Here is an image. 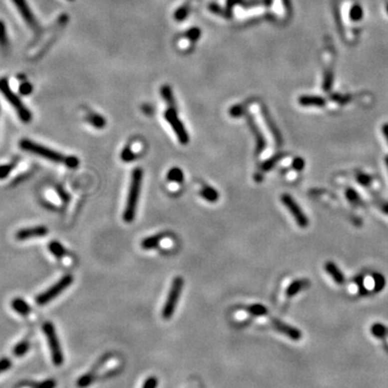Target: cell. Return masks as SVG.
Wrapping results in <instances>:
<instances>
[{"label":"cell","instance_id":"1","mask_svg":"<svg viewBox=\"0 0 388 388\" xmlns=\"http://www.w3.org/2000/svg\"><path fill=\"white\" fill-rule=\"evenodd\" d=\"M19 147H21L22 150L36 154L40 156V158H43L54 163H62V164H64L68 168H76L79 165V159L76 158V156H66L63 153L54 151L50 148L39 145L37 142H33L29 139H22L19 141Z\"/></svg>","mask_w":388,"mask_h":388},{"label":"cell","instance_id":"2","mask_svg":"<svg viewBox=\"0 0 388 388\" xmlns=\"http://www.w3.org/2000/svg\"><path fill=\"white\" fill-rule=\"evenodd\" d=\"M142 176H144V173H142V169L139 167L135 168L132 173L125 209L123 213V219L125 222H132L136 216V209H137V204L139 201L141 190Z\"/></svg>","mask_w":388,"mask_h":388},{"label":"cell","instance_id":"3","mask_svg":"<svg viewBox=\"0 0 388 388\" xmlns=\"http://www.w3.org/2000/svg\"><path fill=\"white\" fill-rule=\"evenodd\" d=\"M0 93L8 100V103L14 108L19 120H21L23 123H29L32 119L30 110L24 105L22 99L17 96V94L12 91L9 81L5 77L0 78Z\"/></svg>","mask_w":388,"mask_h":388},{"label":"cell","instance_id":"4","mask_svg":"<svg viewBox=\"0 0 388 388\" xmlns=\"http://www.w3.org/2000/svg\"><path fill=\"white\" fill-rule=\"evenodd\" d=\"M42 330L46 337V341L51 352V358L53 364L56 367L63 366L64 354H63L62 346H60V343H59L55 327H54L52 323H45L42 326Z\"/></svg>","mask_w":388,"mask_h":388},{"label":"cell","instance_id":"5","mask_svg":"<svg viewBox=\"0 0 388 388\" xmlns=\"http://www.w3.org/2000/svg\"><path fill=\"white\" fill-rule=\"evenodd\" d=\"M182 288H183V280L181 277H176L172 283L165 304L163 306V310H162V317L164 319H169L174 315L177 304H178V301H179Z\"/></svg>","mask_w":388,"mask_h":388},{"label":"cell","instance_id":"6","mask_svg":"<svg viewBox=\"0 0 388 388\" xmlns=\"http://www.w3.org/2000/svg\"><path fill=\"white\" fill-rule=\"evenodd\" d=\"M73 282L72 275H65L55 284L52 285L50 288H47L42 294H40L36 298V302L38 305L42 306L47 303H50L54 299L57 298L64 290H66Z\"/></svg>","mask_w":388,"mask_h":388},{"label":"cell","instance_id":"7","mask_svg":"<svg viewBox=\"0 0 388 388\" xmlns=\"http://www.w3.org/2000/svg\"><path fill=\"white\" fill-rule=\"evenodd\" d=\"M164 117L169 123V125L172 126L173 131L175 132L177 138H178L180 144L187 145L190 140V137H189L188 132L186 131L185 125H183V123L178 118V114H177V108L168 106L167 110L164 113Z\"/></svg>","mask_w":388,"mask_h":388},{"label":"cell","instance_id":"8","mask_svg":"<svg viewBox=\"0 0 388 388\" xmlns=\"http://www.w3.org/2000/svg\"><path fill=\"white\" fill-rule=\"evenodd\" d=\"M12 2L14 3L16 10L18 11L19 14H21L22 18L24 19V22L27 24V26H28L33 32H36L39 36L40 33L42 32V28L41 26H40L39 22L37 21L35 14L32 13L30 6L28 5V3H27L26 0H12Z\"/></svg>","mask_w":388,"mask_h":388},{"label":"cell","instance_id":"9","mask_svg":"<svg viewBox=\"0 0 388 388\" xmlns=\"http://www.w3.org/2000/svg\"><path fill=\"white\" fill-rule=\"evenodd\" d=\"M281 201L284 204V206L289 210V213L294 217V219L296 220L299 227L304 229L309 226L308 217L304 214L300 205L295 201L294 197L289 194H283L281 196Z\"/></svg>","mask_w":388,"mask_h":388},{"label":"cell","instance_id":"10","mask_svg":"<svg viewBox=\"0 0 388 388\" xmlns=\"http://www.w3.org/2000/svg\"><path fill=\"white\" fill-rule=\"evenodd\" d=\"M272 325H273V328L276 331L282 333V335H285L291 340H294V341H299V340L302 338V333L300 330H298L296 327L283 323L280 319H272Z\"/></svg>","mask_w":388,"mask_h":388},{"label":"cell","instance_id":"11","mask_svg":"<svg viewBox=\"0 0 388 388\" xmlns=\"http://www.w3.org/2000/svg\"><path fill=\"white\" fill-rule=\"evenodd\" d=\"M247 123H248L251 132H253V134L255 136V139H256V154H260L264 151V149L267 148V140H265L262 132L260 131V128H259V126L256 123V121L254 120V118L249 114L247 115Z\"/></svg>","mask_w":388,"mask_h":388},{"label":"cell","instance_id":"12","mask_svg":"<svg viewBox=\"0 0 388 388\" xmlns=\"http://www.w3.org/2000/svg\"><path fill=\"white\" fill-rule=\"evenodd\" d=\"M47 233H49V230H47V228L44 226L25 228L17 231L15 234V238L18 241H25L33 237H43L47 235Z\"/></svg>","mask_w":388,"mask_h":388},{"label":"cell","instance_id":"13","mask_svg":"<svg viewBox=\"0 0 388 388\" xmlns=\"http://www.w3.org/2000/svg\"><path fill=\"white\" fill-rule=\"evenodd\" d=\"M262 115H263V119H264L265 124H267L268 128L270 129L271 134L273 135V137H274V139H275V142H276V144H277L278 146H281V145H282V142H283V139H282V135H281L280 131H278L277 126L274 124L273 120L271 119L270 114L268 113V111H267V110H265V109H262Z\"/></svg>","mask_w":388,"mask_h":388},{"label":"cell","instance_id":"14","mask_svg":"<svg viewBox=\"0 0 388 388\" xmlns=\"http://www.w3.org/2000/svg\"><path fill=\"white\" fill-rule=\"evenodd\" d=\"M325 270L327 273H328L331 277L332 280L335 281L337 284L339 285H343L344 282H345V277L342 273V271L340 270L337 265L333 263V262H327L325 264Z\"/></svg>","mask_w":388,"mask_h":388},{"label":"cell","instance_id":"15","mask_svg":"<svg viewBox=\"0 0 388 388\" xmlns=\"http://www.w3.org/2000/svg\"><path fill=\"white\" fill-rule=\"evenodd\" d=\"M309 286H310V282L308 280H298V281L292 282L288 286L287 290H286V296H287L288 298L295 297L301 290L305 289L306 287H309Z\"/></svg>","mask_w":388,"mask_h":388},{"label":"cell","instance_id":"16","mask_svg":"<svg viewBox=\"0 0 388 388\" xmlns=\"http://www.w3.org/2000/svg\"><path fill=\"white\" fill-rule=\"evenodd\" d=\"M165 237H166L165 233H159V234H154L152 236H149V237L145 238V240H142L141 247L146 250L153 249L155 247H158L163 238H165Z\"/></svg>","mask_w":388,"mask_h":388},{"label":"cell","instance_id":"17","mask_svg":"<svg viewBox=\"0 0 388 388\" xmlns=\"http://www.w3.org/2000/svg\"><path fill=\"white\" fill-rule=\"evenodd\" d=\"M85 120L88 124H91L95 128H104L106 126V119L101 117L100 114L95 112H88L85 117Z\"/></svg>","mask_w":388,"mask_h":388},{"label":"cell","instance_id":"18","mask_svg":"<svg viewBox=\"0 0 388 388\" xmlns=\"http://www.w3.org/2000/svg\"><path fill=\"white\" fill-rule=\"evenodd\" d=\"M12 308L16 313H18V314H21L23 316L28 315L31 311L28 303L25 302V300H23V299H21V298H16L12 301Z\"/></svg>","mask_w":388,"mask_h":388},{"label":"cell","instance_id":"19","mask_svg":"<svg viewBox=\"0 0 388 388\" xmlns=\"http://www.w3.org/2000/svg\"><path fill=\"white\" fill-rule=\"evenodd\" d=\"M0 49L3 53H6L10 49V39L6 32V27L3 21L0 19Z\"/></svg>","mask_w":388,"mask_h":388},{"label":"cell","instance_id":"20","mask_svg":"<svg viewBox=\"0 0 388 388\" xmlns=\"http://www.w3.org/2000/svg\"><path fill=\"white\" fill-rule=\"evenodd\" d=\"M200 195L203 197L204 200L209 202V203H216L218 201V199H219V193H218L217 190H215L214 188L209 187V186H204L201 189Z\"/></svg>","mask_w":388,"mask_h":388},{"label":"cell","instance_id":"21","mask_svg":"<svg viewBox=\"0 0 388 388\" xmlns=\"http://www.w3.org/2000/svg\"><path fill=\"white\" fill-rule=\"evenodd\" d=\"M299 103L302 106H315V107H323L325 106L326 101L324 98L318 96H302L299 98Z\"/></svg>","mask_w":388,"mask_h":388},{"label":"cell","instance_id":"22","mask_svg":"<svg viewBox=\"0 0 388 388\" xmlns=\"http://www.w3.org/2000/svg\"><path fill=\"white\" fill-rule=\"evenodd\" d=\"M95 377H96V372H95L93 369H91L90 372L83 374L82 377H80L78 379L77 387H79V388L88 387L95 381Z\"/></svg>","mask_w":388,"mask_h":388},{"label":"cell","instance_id":"23","mask_svg":"<svg viewBox=\"0 0 388 388\" xmlns=\"http://www.w3.org/2000/svg\"><path fill=\"white\" fill-rule=\"evenodd\" d=\"M25 386L28 388H56L57 382L54 379H47L42 382H25Z\"/></svg>","mask_w":388,"mask_h":388},{"label":"cell","instance_id":"24","mask_svg":"<svg viewBox=\"0 0 388 388\" xmlns=\"http://www.w3.org/2000/svg\"><path fill=\"white\" fill-rule=\"evenodd\" d=\"M49 250H50V253L53 256H55L57 259L64 258L67 254L65 247L63 246L62 244L58 243L57 241H53L49 244Z\"/></svg>","mask_w":388,"mask_h":388},{"label":"cell","instance_id":"25","mask_svg":"<svg viewBox=\"0 0 388 388\" xmlns=\"http://www.w3.org/2000/svg\"><path fill=\"white\" fill-rule=\"evenodd\" d=\"M283 158H284V155L280 153V154H275L274 156H272V158L268 159L267 161H264L261 164V172L271 171V169L273 168Z\"/></svg>","mask_w":388,"mask_h":388},{"label":"cell","instance_id":"26","mask_svg":"<svg viewBox=\"0 0 388 388\" xmlns=\"http://www.w3.org/2000/svg\"><path fill=\"white\" fill-rule=\"evenodd\" d=\"M161 95L163 99H164L168 106H172V107H176V103H175V97L173 95V91L172 88L169 87L168 85H163L161 87Z\"/></svg>","mask_w":388,"mask_h":388},{"label":"cell","instance_id":"27","mask_svg":"<svg viewBox=\"0 0 388 388\" xmlns=\"http://www.w3.org/2000/svg\"><path fill=\"white\" fill-rule=\"evenodd\" d=\"M167 180L171 182L181 183L183 181V173L181 169L178 167H174L172 169H169V172L167 173Z\"/></svg>","mask_w":388,"mask_h":388},{"label":"cell","instance_id":"28","mask_svg":"<svg viewBox=\"0 0 388 388\" xmlns=\"http://www.w3.org/2000/svg\"><path fill=\"white\" fill-rule=\"evenodd\" d=\"M29 349H30V343L27 341V340H24V341L19 342L14 347V350H13V354H14L16 357H22L25 355L27 352L29 351Z\"/></svg>","mask_w":388,"mask_h":388},{"label":"cell","instance_id":"29","mask_svg":"<svg viewBox=\"0 0 388 388\" xmlns=\"http://www.w3.org/2000/svg\"><path fill=\"white\" fill-rule=\"evenodd\" d=\"M247 312L254 316H264L268 314V310L262 304H253L247 308Z\"/></svg>","mask_w":388,"mask_h":388},{"label":"cell","instance_id":"30","mask_svg":"<svg viewBox=\"0 0 388 388\" xmlns=\"http://www.w3.org/2000/svg\"><path fill=\"white\" fill-rule=\"evenodd\" d=\"M138 158V154L133 152L132 148L129 146H126L123 150H122L121 152V160L125 162V163H128V162H133L134 160H136Z\"/></svg>","mask_w":388,"mask_h":388},{"label":"cell","instance_id":"31","mask_svg":"<svg viewBox=\"0 0 388 388\" xmlns=\"http://www.w3.org/2000/svg\"><path fill=\"white\" fill-rule=\"evenodd\" d=\"M345 194L347 200H349L352 204H354V205H360V204H362V199H360L359 194L355 191V190H353L351 188L347 189Z\"/></svg>","mask_w":388,"mask_h":388},{"label":"cell","instance_id":"32","mask_svg":"<svg viewBox=\"0 0 388 388\" xmlns=\"http://www.w3.org/2000/svg\"><path fill=\"white\" fill-rule=\"evenodd\" d=\"M15 162L9 163V164H4L0 166V179H4L8 177L13 169L15 168Z\"/></svg>","mask_w":388,"mask_h":388},{"label":"cell","instance_id":"33","mask_svg":"<svg viewBox=\"0 0 388 388\" xmlns=\"http://www.w3.org/2000/svg\"><path fill=\"white\" fill-rule=\"evenodd\" d=\"M371 332L372 335L374 337L377 338H383L385 335H386V328L383 326V325H380V324H376L372 326L371 328Z\"/></svg>","mask_w":388,"mask_h":388},{"label":"cell","instance_id":"34","mask_svg":"<svg viewBox=\"0 0 388 388\" xmlns=\"http://www.w3.org/2000/svg\"><path fill=\"white\" fill-rule=\"evenodd\" d=\"M188 14H189V9L187 6H182V8H179L175 12V19L178 22H181L183 19H186Z\"/></svg>","mask_w":388,"mask_h":388},{"label":"cell","instance_id":"35","mask_svg":"<svg viewBox=\"0 0 388 388\" xmlns=\"http://www.w3.org/2000/svg\"><path fill=\"white\" fill-rule=\"evenodd\" d=\"M33 91L32 85L28 82V81H25L21 85H19V93L22 95H25V96H28L29 94H31Z\"/></svg>","mask_w":388,"mask_h":388},{"label":"cell","instance_id":"36","mask_svg":"<svg viewBox=\"0 0 388 388\" xmlns=\"http://www.w3.org/2000/svg\"><path fill=\"white\" fill-rule=\"evenodd\" d=\"M159 384V380L156 377H149L142 384L141 388H156Z\"/></svg>","mask_w":388,"mask_h":388},{"label":"cell","instance_id":"37","mask_svg":"<svg viewBox=\"0 0 388 388\" xmlns=\"http://www.w3.org/2000/svg\"><path fill=\"white\" fill-rule=\"evenodd\" d=\"M374 282H376V291H381L385 286V278L383 275L376 274L374 275Z\"/></svg>","mask_w":388,"mask_h":388},{"label":"cell","instance_id":"38","mask_svg":"<svg viewBox=\"0 0 388 388\" xmlns=\"http://www.w3.org/2000/svg\"><path fill=\"white\" fill-rule=\"evenodd\" d=\"M187 37L191 40V41H196V40L200 39V37H201V29L196 28V27H194V28H191L190 30H188Z\"/></svg>","mask_w":388,"mask_h":388},{"label":"cell","instance_id":"39","mask_svg":"<svg viewBox=\"0 0 388 388\" xmlns=\"http://www.w3.org/2000/svg\"><path fill=\"white\" fill-rule=\"evenodd\" d=\"M357 181L360 183V185L367 187V186H369L370 183H371V178H370V176L360 173V174L357 175Z\"/></svg>","mask_w":388,"mask_h":388},{"label":"cell","instance_id":"40","mask_svg":"<svg viewBox=\"0 0 388 388\" xmlns=\"http://www.w3.org/2000/svg\"><path fill=\"white\" fill-rule=\"evenodd\" d=\"M242 114H244V108L242 106H234L230 109V115L231 117H241Z\"/></svg>","mask_w":388,"mask_h":388},{"label":"cell","instance_id":"41","mask_svg":"<svg viewBox=\"0 0 388 388\" xmlns=\"http://www.w3.org/2000/svg\"><path fill=\"white\" fill-rule=\"evenodd\" d=\"M11 367V360L8 358L0 359V374L6 371Z\"/></svg>","mask_w":388,"mask_h":388},{"label":"cell","instance_id":"42","mask_svg":"<svg viewBox=\"0 0 388 388\" xmlns=\"http://www.w3.org/2000/svg\"><path fill=\"white\" fill-rule=\"evenodd\" d=\"M292 167H294L296 171H302L304 168V161L301 158H296L292 162Z\"/></svg>","mask_w":388,"mask_h":388},{"label":"cell","instance_id":"43","mask_svg":"<svg viewBox=\"0 0 388 388\" xmlns=\"http://www.w3.org/2000/svg\"><path fill=\"white\" fill-rule=\"evenodd\" d=\"M142 110H144V112L146 113V114H149V115H150V114H152V112H153V109H152V107L150 106V105H145V106H142Z\"/></svg>","mask_w":388,"mask_h":388},{"label":"cell","instance_id":"44","mask_svg":"<svg viewBox=\"0 0 388 388\" xmlns=\"http://www.w3.org/2000/svg\"><path fill=\"white\" fill-rule=\"evenodd\" d=\"M383 134H384L385 138H386V140L388 142V123L384 124V126H383Z\"/></svg>","mask_w":388,"mask_h":388},{"label":"cell","instance_id":"45","mask_svg":"<svg viewBox=\"0 0 388 388\" xmlns=\"http://www.w3.org/2000/svg\"><path fill=\"white\" fill-rule=\"evenodd\" d=\"M385 163H386V166H387V168H388V155L385 158Z\"/></svg>","mask_w":388,"mask_h":388},{"label":"cell","instance_id":"46","mask_svg":"<svg viewBox=\"0 0 388 388\" xmlns=\"http://www.w3.org/2000/svg\"><path fill=\"white\" fill-rule=\"evenodd\" d=\"M69 1H73V0H69Z\"/></svg>","mask_w":388,"mask_h":388}]
</instances>
